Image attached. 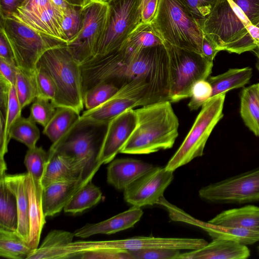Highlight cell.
<instances>
[{"instance_id": "6da1fadb", "label": "cell", "mask_w": 259, "mask_h": 259, "mask_svg": "<svg viewBox=\"0 0 259 259\" xmlns=\"http://www.w3.org/2000/svg\"><path fill=\"white\" fill-rule=\"evenodd\" d=\"M83 94L103 82L118 89L115 95L144 106L169 101L168 60L163 44L138 49L127 39L117 50L80 65Z\"/></svg>"}, {"instance_id": "7a4b0ae2", "label": "cell", "mask_w": 259, "mask_h": 259, "mask_svg": "<svg viewBox=\"0 0 259 259\" xmlns=\"http://www.w3.org/2000/svg\"><path fill=\"white\" fill-rule=\"evenodd\" d=\"M135 111L136 126L120 153L148 154L172 147L179 122L170 101L144 105Z\"/></svg>"}, {"instance_id": "3957f363", "label": "cell", "mask_w": 259, "mask_h": 259, "mask_svg": "<svg viewBox=\"0 0 259 259\" xmlns=\"http://www.w3.org/2000/svg\"><path fill=\"white\" fill-rule=\"evenodd\" d=\"M109 122L80 115L69 130L52 144L49 152L72 158L81 168V179L85 185L92 180L102 164L100 154Z\"/></svg>"}, {"instance_id": "277c9868", "label": "cell", "mask_w": 259, "mask_h": 259, "mask_svg": "<svg viewBox=\"0 0 259 259\" xmlns=\"http://www.w3.org/2000/svg\"><path fill=\"white\" fill-rule=\"evenodd\" d=\"M37 65L50 75L55 84L56 97L51 103L56 108H71L80 114L84 107L81 70L67 44L46 51Z\"/></svg>"}, {"instance_id": "5b68a950", "label": "cell", "mask_w": 259, "mask_h": 259, "mask_svg": "<svg viewBox=\"0 0 259 259\" xmlns=\"http://www.w3.org/2000/svg\"><path fill=\"white\" fill-rule=\"evenodd\" d=\"M150 23L163 42L201 54L203 33L181 0H159Z\"/></svg>"}, {"instance_id": "8992f818", "label": "cell", "mask_w": 259, "mask_h": 259, "mask_svg": "<svg viewBox=\"0 0 259 259\" xmlns=\"http://www.w3.org/2000/svg\"><path fill=\"white\" fill-rule=\"evenodd\" d=\"M163 43L168 60L169 101L191 97L194 84L209 76L213 61L201 54Z\"/></svg>"}, {"instance_id": "52a82bcc", "label": "cell", "mask_w": 259, "mask_h": 259, "mask_svg": "<svg viewBox=\"0 0 259 259\" xmlns=\"http://www.w3.org/2000/svg\"><path fill=\"white\" fill-rule=\"evenodd\" d=\"M12 48L17 67L33 73L37 64L48 50L67 44L41 33L18 19L11 17L1 19V28Z\"/></svg>"}, {"instance_id": "ba28073f", "label": "cell", "mask_w": 259, "mask_h": 259, "mask_svg": "<svg viewBox=\"0 0 259 259\" xmlns=\"http://www.w3.org/2000/svg\"><path fill=\"white\" fill-rule=\"evenodd\" d=\"M226 93L208 99L201 106L193 125L181 145L165 166L174 171L203 154L206 142L212 130L223 118Z\"/></svg>"}, {"instance_id": "9c48e42d", "label": "cell", "mask_w": 259, "mask_h": 259, "mask_svg": "<svg viewBox=\"0 0 259 259\" xmlns=\"http://www.w3.org/2000/svg\"><path fill=\"white\" fill-rule=\"evenodd\" d=\"M251 24L241 10L231 0H221L200 25L203 35L219 51L240 39Z\"/></svg>"}, {"instance_id": "30bf717a", "label": "cell", "mask_w": 259, "mask_h": 259, "mask_svg": "<svg viewBox=\"0 0 259 259\" xmlns=\"http://www.w3.org/2000/svg\"><path fill=\"white\" fill-rule=\"evenodd\" d=\"M107 1L108 11L105 28L93 59L118 49L141 23L142 0Z\"/></svg>"}, {"instance_id": "8fae6325", "label": "cell", "mask_w": 259, "mask_h": 259, "mask_svg": "<svg viewBox=\"0 0 259 259\" xmlns=\"http://www.w3.org/2000/svg\"><path fill=\"white\" fill-rule=\"evenodd\" d=\"M108 11L107 0H89L82 7L81 30L67 43L73 58L80 65L95 57L105 30Z\"/></svg>"}, {"instance_id": "7c38bea8", "label": "cell", "mask_w": 259, "mask_h": 259, "mask_svg": "<svg viewBox=\"0 0 259 259\" xmlns=\"http://www.w3.org/2000/svg\"><path fill=\"white\" fill-rule=\"evenodd\" d=\"M207 243L202 238L136 236L114 240L77 241L72 242L69 247L72 253L77 255L83 251L104 248L132 251L149 248H165L190 251L201 248Z\"/></svg>"}, {"instance_id": "4fadbf2b", "label": "cell", "mask_w": 259, "mask_h": 259, "mask_svg": "<svg viewBox=\"0 0 259 259\" xmlns=\"http://www.w3.org/2000/svg\"><path fill=\"white\" fill-rule=\"evenodd\" d=\"M204 200L214 203H244L259 200V167L202 187Z\"/></svg>"}, {"instance_id": "5bb4252c", "label": "cell", "mask_w": 259, "mask_h": 259, "mask_svg": "<svg viewBox=\"0 0 259 259\" xmlns=\"http://www.w3.org/2000/svg\"><path fill=\"white\" fill-rule=\"evenodd\" d=\"M12 17L41 33L67 42L62 27L63 12L51 0H25Z\"/></svg>"}, {"instance_id": "9a60e30c", "label": "cell", "mask_w": 259, "mask_h": 259, "mask_svg": "<svg viewBox=\"0 0 259 259\" xmlns=\"http://www.w3.org/2000/svg\"><path fill=\"white\" fill-rule=\"evenodd\" d=\"M173 172L165 167L154 166L123 190L124 200L141 208L157 204L172 181Z\"/></svg>"}, {"instance_id": "2e32d148", "label": "cell", "mask_w": 259, "mask_h": 259, "mask_svg": "<svg viewBox=\"0 0 259 259\" xmlns=\"http://www.w3.org/2000/svg\"><path fill=\"white\" fill-rule=\"evenodd\" d=\"M137 121L135 110L130 109L109 121L100 154L102 164L110 162L120 153L133 132Z\"/></svg>"}, {"instance_id": "e0dca14e", "label": "cell", "mask_w": 259, "mask_h": 259, "mask_svg": "<svg viewBox=\"0 0 259 259\" xmlns=\"http://www.w3.org/2000/svg\"><path fill=\"white\" fill-rule=\"evenodd\" d=\"M250 255V250L246 245L214 239L201 248L181 252L177 259H246Z\"/></svg>"}, {"instance_id": "ac0fdd59", "label": "cell", "mask_w": 259, "mask_h": 259, "mask_svg": "<svg viewBox=\"0 0 259 259\" xmlns=\"http://www.w3.org/2000/svg\"><path fill=\"white\" fill-rule=\"evenodd\" d=\"M153 167L150 163L134 158L113 159L107 167V181L116 189L124 190Z\"/></svg>"}, {"instance_id": "d6986e66", "label": "cell", "mask_w": 259, "mask_h": 259, "mask_svg": "<svg viewBox=\"0 0 259 259\" xmlns=\"http://www.w3.org/2000/svg\"><path fill=\"white\" fill-rule=\"evenodd\" d=\"M141 207L132 206L105 221L93 224H87L77 229L74 236L87 238L96 234L110 235L133 227L143 214Z\"/></svg>"}, {"instance_id": "ffe728a7", "label": "cell", "mask_w": 259, "mask_h": 259, "mask_svg": "<svg viewBox=\"0 0 259 259\" xmlns=\"http://www.w3.org/2000/svg\"><path fill=\"white\" fill-rule=\"evenodd\" d=\"M25 185L29 204L30 229L28 243L34 250L38 248L40 235L46 223L42 207V187L40 182L34 181L30 175L25 173Z\"/></svg>"}, {"instance_id": "44dd1931", "label": "cell", "mask_w": 259, "mask_h": 259, "mask_svg": "<svg viewBox=\"0 0 259 259\" xmlns=\"http://www.w3.org/2000/svg\"><path fill=\"white\" fill-rule=\"evenodd\" d=\"M48 160L41 184L42 188L56 182L79 181L83 185L81 169L71 158L53 152H48Z\"/></svg>"}, {"instance_id": "7402d4cb", "label": "cell", "mask_w": 259, "mask_h": 259, "mask_svg": "<svg viewBox=\"0 0 259 259\" xmlns=\"http://www.w3.org/2000/svg\"><path fill=\"white\" fill-rule=\"evenodd\" d=\"M84 185L79 181L52 183L43 188L41 200L46 217L60 212L74 194Z\"/></svg>"}, {"instance_id": "603a6c76", "label": "cell", "mask_w": 259, "mask_h": 259, "mask_svg": "<svg viewBox=\"0 0 259 259\" xmlns=\"http://www.w3.org/2000/svg\"><path fill=\"white\" fill-rule=\"evenodd\" d=\"M182 222L198 226L204 230L212 239L232 240L247 245L259 241V232L243 228L213 224L194 219L184 213Z\"/></svg>"}, {"instance_id": "cb8c5ba5", "label": "cell", "mask_w": 259, "mask_h": 259, "mask_svg": "<svg viewBox=\"0 0 259 259\" xmlns=\"http://www.w3.org/2000/svg\"><path fill=\"white\" fill-rule=\"evenodd\" d=\"M4 180L9 189L16 196L18 213V226L17 232L28 242L30 223L29 204L25 185V173L4 175Z\"/></svg>"}, {"instance_id": "d4e9b609", "label": "cell", "mask_w": 259, "mask_h": 259, "mask_svg": "<svg viewBox=\"0 0 259 259\" xmlns=\"http://www.w3.org/2000/svg\"><path fill=\"white\" fill-rule=\"evenodd\" d=\"M208 222L259 232V207L247 205L225 210L216 215Z\"/></svg>"}, {"instance_id": "484cf974", "label": "cell", "mask_w": 259, "mask_h": 259, "mask_svg": "<svg viewBox=\"0 0 259 259\" xmlns=\"http://www.w3.org/2000/svg\"><path fill=\"white\" fill-rule=\"evenodd\" d=\"M74 236V233L66 231H51L27 259L70 258L68 247Z\"/></svg>"}, {"instance_id": "4316f807", "label": "cell", "mask_w": 259, "mask_h": 259, "mask_svg": "<svg viewBox=\"0 0 259 259\" xmlns=\"http://www.w3.org/2000/svg\"><path fill=\"white\" fill-rule=\"evenodd\" d=\"M252 73V68L246 67L231 68L222 74L209 76L206 80L212 87L211 98L226 93L231 90L244 87L249 81Z\"/></svg>"}, {"instance_id": "83f0119b", "label": "cell", "mask_w": 259, "mask_h": 259, "mask_svg": "<svg viewBox=\"0 0 259 259\" xmlns=\"http://www.w3.org/2000/svg\"><path fill=\"white\" fill-rule=\"evenodd\" d=\"M240 113L246 126L259 137V82L242 90Z\"/></svg>"}, {"instance_id": "f1b7e54d", "label": "cell", "mask_w": 259, "mask_h": 259, "mask_svg": "<svg viewBox=\"0 0 259 259\" xmlns=\"http://www.w3.org/2000/svg\"><path fill=\"white\" fill-rule=\"evenodd\" d=\"M139 106L138 102L131 99L115 95L98 107L86 110L81 116L101 121H110L126 110Z\"/></svg>"}, {"instance_id": "f546056e", "label": "cell", "mask_w": 259, "mask_h": 259, "mask_svg": "<svg viewBox=\"0 0 259 259\" xmlns=\"http://www.w3.org/2000/svg\"><path fill=\"white\" fill-rule=\"evenodd\" d=\"M0 174V228L17 231L18 213L17 200L4 180V175Z\"/></svg>"}, {"instance_id": "4dcf8cb0", "label": "cell", "mask_w": 259, "mask_h": 259, "mask_svg": "<svg viewBox=\"0 0 259 259\" xmlns=\"http://www.w3.org/2000/svg\"><path fill=\"white\" fill-rule=\"evenodd\" d=\"M34 250L17 231L0 228V256L12 259H27Z\"/></svg>"}, {"instance_id": "1f68e13d", "label": "cell", "mask_w": 259, "mask_h": 259, "mask_svg": "<svg viewBox=\"0 0 259 259\" xmlns=\"http://www.w3.org/2000/svg\"><path fill=\"white\" fill-rule=\"evenodd\" d=\"M80 116V114L72 108L57 107L54 115L44 127L42 133L54 143L69 130Z\"/></svg>"}, {"instance_id": "d6a6232c", "label": "cell", "mask_w": 259, "mask_h": 259, "mask_svg": "<svg viewBox=\"0 0 259 259\" xmlns=\"http://www.w3.org/2000/svg\"><path fill=\"white\" fill-rule=\"evenodd\" d=\"M102 193L99 187L90 181L78 190L64 208L65 212H81L97 204L101 199Z\"/></svg>"}, {"instance_id": "836d02e7", "label": "cell", "mask_w": 259, "mask_h": 259, "mask_svg": "<svg viewBox=\"0 0 259 259\" xmlns=\"http://www.w3.org/2000/svg\"><path fill=\"white\" fill-rule=\"evenodd\" d=\"M10 139H13L25 145L28 148L36 147L40 138V132L36 122L29 117L20 116L13 124L9 132Z\"/></svg>"}, {"instance_id": "e575fe53", "label": "cell", "mask_w": 259, "mask_h": 259, "mask_svg": "<svg viewBox=\"0 0 259 259\" xmlns=\"http://www.w3.org/2000/svg\"><path fill=\"white\" fill-rule=\"evenodd\" d=\"M15 87L22 109L38 97L35 72L30 73L18 67Z\"/></svg>"}, {"instance_id": "d590c367", "label": "cell", "mask_w": 259, "mask_h": 259, "mask_svg": "<svg viewBox=\"0 0 259 259\" xmlns=\"http://www.w3.org/2000/svg\"><path fill=\"white\" fill-rule=\"evenodd\" d=\"M48 160V154L42 147L28 148L24 158V163L33 180L41 182Z\"/></svg>"}, {"instance_id": "8d00e7d4", "label": "cell", "mask_w": 259, "mask_h": 259, "mask_svg": "<svg viewBox=\"0 0 259 259\" xmlns=\"http://www.w3.org/2000/svg\"><path fill=\"white\" fill-rule=\"evenodd\" d=\"M118 89L111 83H99L83 94V105L86 110H91L101 105L112 97Z\"/></svg>"}, {"instance_id": "74e56055", "label": "cell", "mask_w": 259, "mask_h": 259, "mask_svg": "<svg viewBox=\"0 0 259 259\" xmlns=\"http://www.w3.org/2000/svg\"><path fill=\"white\" fill-rule=\"evenodd\" d=\"M82 7L69 4L63 11L62 24L67 43L78 35L82 27Z\"/></svg>"}, {"instance_id": "f35d334b", "label": "cell", "mask_w": 259, "mask_h": 259, "mask_svg": "<svg viewBox=\"0 0 259 259\" xmlns=\"http://www.w3.org/2000/svg\"><path fill=\"white\" fill-rule=\"evenodd\" d=\"M29 117L45 127L56 111V107L51 101L38 97L34 99L30 108Z\"/></svg>"}, {"instance_id": "ab89813d", "label": "cell", "mask_w": 259, "mask_h": 259, "mask_svg": "<svg viewBox=\"0 0 259 259\" xmlns=\"http://www.w3.org/2000/svg\"><path fill=\"white\" fill-rule=\"evenodd\" d=\"M200 25L221 0H181Z\"/></svg>"}, {"instance_id": "60d3db41", "label": "cell", "mask_w": 259, "mask_h": 259, "mask_svg": "<svg viewBox=\"0 0 259 259\" xmlns=\"http://www.w3.org/2000/svg\"><path fill=\"white\" fill-rule=\"evenodd\" d=\"M212 89L206 79L196 82L192 87L191 96L188 107L191 110L198 109L209 99L212 96Z\"/></svg>"}, {"instance_id": "b9f144b4", "label": "cell", "mask_w": 259, "mask_h": 259, "mask_svg": "<svg viewBox=\"0 0 259 259\" xmlns=\"http://www.w3.org/2000/svg\"><path fill=\"white\" fill-rule=\"evenodd\" d=\"M181 250L165 248H149L128 251L132 259H177Z\"/></svg>"}, {"instance_id": "7bdbcfd3", "label": "cell", "mask_w": 259, "mask_h": 259, "mask_svg": "<svg viewBox=\"0 0 259 259\" xmlns=\"http://www.w3.org/2000/svg\"><path fill=\"white\" fill-rule=\"evenodd\" d=\"M38 97L53 101L56 94L54 82L50 75L40 66H36L35 71Z\"/></svg>"}, {"instance_id": "ee69618b", "label": "cell", "mask_w": 259, "mask_h": 259, "mask_svg": "<svg viewBox=\"0 0 259 259\" xmlns=\"http://www.w3.org/2000/svg\"><path fill=\"white\" fill-rule=\"evenodd\" d=\"M75 258L81 259H132L128 251L117 249H98L83 251Z\"/></svg>"}, {"instance_id": "f6af8a7d", "label": "cell", "mask_w": 259, "mask_h": 259, "mask_svg": "<svg viewBox=\"0 0 259 259\" xmlns=\"http://www.w3.org/2000/svg\"><path fill=\"white\" fill-rule=\"evenodd\" d=\"M21 107L14 85L10 88L9 100L8 102L6 118V128L7 137L9 140V132L14 122L21 116Z\"/></svg>"}, {"instance_id": "bcb514c9", "label": "cell", "mask_w": 259, "mask_h": 259, "mask_svg": "<svg viewBox=\"0 0 259 259\" xmlns=\"http://www.w3.org/2000/svg\"><path fill=\"white\" fill-rule=\"evenodd\" d=\"M243 12L250 22L256 26L259 23V0H231Z\"/></svg>"}, {"instance_id": "7dc6e473", "label": "cell", "mask_w": 259, "mask_h": 259, "mask_svg": "<svg viewBox=\"0 0 259 259\" xmlns=\"http://www.w3.org/2000/svg\"><path fill=\"white\" fill-rule=\"evenodd\" d=\"M17 69L18 67L15 63L9 62L0 58V76L14 86L16 82Z\"/></svg>"}, {"instance_id": "c3c4849f", "label": "cell", "mask_w": 259, "mask_h": 259, "mask_svg": "<svg viewBox=\"0 0 259 259\" xmlns=\"http://www.w3.org/2000/svg\"><path fill=\"white\" fill-rule=\"evenodd\" d=\"M25 0H0L1 19L11 17Z\"/></svg>"}, {"instance_id": "681fc988", "label": "cell", "mask_w": 259, "mask_h": 259, "mask_svg": "<svg viewBox=\"0 0 259 259\" xmlns=\"http://www.w3.org/2000/svg\"><path fill=\"white\" fill-rule=\"evenodd\" d=\"M0 58L9 62L16 63L11 46L1 28H0Z\"/></svg>"}, {"instance_id": "f907efd6", "label": "cell", "mask_w": 259, "mask_h": 259, "mask_svg": "<svg viewBox=\"0 0 259 259\" xmlns=\"http://www.w3.org/2000/svg\"><path fill=\"white\" fill-rule=\"evenodd\" d=\"M12 85L0 76V113L5 117L7 113L10 88Z\"/></svg>"}, {"instance_id": "816d5d0a", "label": "cell", "mask_w": 259, "mask_h": 259, "mask_svg": "<svg viewBox=\"0 0 259 259\" xmlns=\"http://www.w3.org/2000/svg\"><path fill=\"white\" fill-rule=\"evenodd\" d=\"M159 0H150L142 8L141 22L150 23L156 14Z\"/></svg>"}, {"instance_id": "f5cc1de1", "label": "cell", "mask_w": 259, "mask_h": 259, "mask_svg": "<svg viewBox=\"0 0 259 259\" xmlns=\"http://www.w3.org/2000/svg\"><path fill=\"white\" fill-rule=\"evenodd\" d=\"M219 52L213 44L203 35L201 55L207 59L213 61Z\"/></svg>"}, {"instance_id": "db71d44e", "label": "cell", "mask_w": 259, "mask_h": 259, "mask_svg": "<svg viewBox=\"0 0 259 259\" xmlns=\"http://www.w3.org/2000/svg\"><path fill=\"white\" fill-rule=\"evenodd\" d=\"M51 1L56 6L62 10L63 12L69 4L65 0H51Z\"/></svg>"}, {"instance_id": "11a10c76", "label": "cell", "mask_w": 259, "mask_h": 259, "mask_svg": "<svg viewBox=\"0 0 259 259\" xmlns=\"http://www.w3.org/2000/svg\"><path fill=\"white\" fill-rule=\"evenodd\" d=\"M68 3L72 5L83 7L89 0H65Z\"/></svg>"}, {"instance_id": "9f6ffc18", "label": "cell", "mask_w": 259, "mask_h": 259, "mask_svg": "<svg viewBox=\"0 0 259 259\" xmlns=\"http://www.w3.org/2000/svg\"><path fill=\"white\" fill-rule=\"evenodd\" d=\"M252 51L254 52V53H255V55L256 56L258 59V62H259V44H258L256 48H255Z\"/></svg>"}, {"instance_id": "6f0895ef", "label": "cell", "mask_w": 259, "mask_h": 259, "mask_svg": "<svg viewBox=\"0 0 259 259\" xmlns=\"http://www.w3.org/2000/svg\"><path fill=\"white\" fill-rule=\"evenodd\" d=\"M150 0H142V10L144 6Z\"/></svg>"}, {"instance_id": "680465c9", "label": "cell", "mask_w": 259, "mask_h": 259, "mask_svg": "<svg viewBox=\"0 0 259 259\" xmlns=\"http://www.w3.org/2000/svg\"><path fill=\"white\" fill-rule=\"evenodd\" d=\"M256 68H257V70H258V71H259V62H258L256 63Z\"/></svg>"}, {"instance_id": "91938a15", "label": "cell", "mask_w": 259, "mask_h": 259, "mask_svg": "<svg viewBox=\"0 0 259 259\" xmlns=\"http://www.w3.org/2000/svg\"><path fill=\"white\" fill-rule=\"evenodd\" d=\"M257 251H258V253H259V245H258V247H257Z\"/></svg>"}, {"instance_id": "94428289", "label": "cell", "mask_w": 259, "mask_h": 259, "mask_svg": "<svg viewBox=\"0 0 259 259\" xmlns=\"http://www.w3.org/2000/svg\"><path fill=\"white\" fill-rule=\"evenodd\" d=\"M256 26L259 28V23Z\"/></svg>"}]
</instances>
